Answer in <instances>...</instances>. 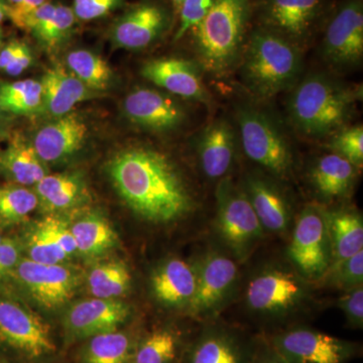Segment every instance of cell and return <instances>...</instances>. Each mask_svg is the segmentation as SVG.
I'll return each mask as SVG.
<instances>
[{"label": "cell", "instance_id": "cell-42", "mask_svg": "<svg viewBox=\"0 0 363 363\" xmlns=\"http://www.w3.org/2000/svg\"><path fill=\"white\" fill-rule=\"evenodd\" d=\"M124 2L125 0H73L72 9L77 21H91L113 13Z\"/></svg>", "mask_w": 363, "mask_h": 363}, {"label": "cell", "instance_id": "cell-32", "mask_svg": "<svg viewBox=\"0 0 363 363\" xmlns=\"http://www.w3.org/2000/svg\"><path fill=\"white\" fill-rule=\"evenodd\" d=\"M43 88L35 79L0 85L1 111L18 116H32L42 111Z\"/></svg>", "mask_w": 363, "mask_h": 363}, {"label": "cell", "instance_id": "cell-14", "mask_svg": "<svg viewBox=\"0 0 363 363\" xmlns=\"http://www.w3.org/2000/svg\"><path fill=\"white\" fill-rule=\"evenodd\" d=\"M0 341L28 357L54 352L49 326L13 301L0 298Z\"/></svg>", "mask_w": 363, "mask_h": 363}, {"label": "cell", "instance_id": "cell-30", "mask_svg": "<svg viewBox=\"0 0 363 363\" xmlns=\"http://www.w3.org/2000/svg\"><path fill=\"white\" fill-rule=\"evenodd\" d=\"M77 252L100 255L116 245L117 235L109 222L99 215L90 214L71 226Z\"/></svg>", "mask_w": 363, "mask_h": 363}, {"label": "cell", "instance_id": "cell-26", "mask_svg": "<svg viewBox=\"0 0 363 363\" xmlns=\"http://www.w3.org/2000/svg\"><path fill=\"white\" fill-rule=\"evenodd\" d=\"M35 186L39 206L50 213L68 211L88 198L85 182L77 173L45 175Z\"/></svg>", "mask_w": 363, "mask_h": 363}, {"label": "cell", "instance_id": "cell-19", "mask_svg": "<svg viewBox=\"0 0 363 363\" xmlns=\"http://www.w3.org/2000/svg\"><path fill=\"white\" fill-rule=\"evenodd\" d=\"M88 136V126L76 113L58 117L35 133L33 147L44 162H59L81 150Z\"/></svg>", "mask_w": 363, "mask_h": 363}, {"label": "cell", "instance_id": "cell-52", "mask_svg": "<svg viewBox=\"0 0 363 363\" xmlns=\"http://www.w3.org/2000/svg\"><path fill=\"white\" fill-rule=\"evenodd\" d=\"M0 111H1V107H0Z\"/></svg>", "mask_w": 363, "mask_h": 363}, {"label": "cell", "instance_id": "cell-11", "mask_svg": "<svg viewBox=\"0 0 363 363\" xmlns=\"http://www.w3.org/2000/svg\"><path fill=\"white\" fill-rule=\"evenodd\" d=\"M322 54L330 65L347 68L363 58V2L344 0L325 23Z\"/></svg>", "mask_w": 363, "mask_h": 363}, {"label": "cell", "instance_id": "cell-40", "mask_svg": "<svg viewBox=\"0 0 363 363\" xmlns=\"http://www.w3.org/2000/svg\"><path fill=\"white\" fill-rule=\"evenodd\" d=\"M33 61L30 47L20 40H11L0 49V71L6 75H21L33 65Z\"/></svg>", "mask_w": 363, "mask_h": 363}, {"label": "cell", "instance_id": "cell-51", "mask_svg": "<svg viewBox=\"0 0 363 363\" xmlns=\"http://www.w3.org/2000/svg\"><path fill=\"white\" fill-rule=\"evenodd\" d=\"M2 238H2V236H1V235H0V241H1V240H2Z\"/></svg>", "mask_w": 363, "mask_h": 363}, {"label": "cell", "instance_id": "cell-10", "mask_svg": "<svg viewBox=\"0 0 363 363\" xmlns=\"http://www.w3.org/2000/svg\"><path fill=\"white\" fill-rule=\"evenodd\" d=\"M238 260L219 250H210L197 266V288L188 311L198 318L213 317L233 297L238 278Z\"/></svg>", "mask_w": 363, "mask_h": 363}, {"label": "cell", "instance_id": "cell-27", "mask_svg": "<svg viewBox=\"0 0 363 363\" xmlns=\"http://www.w3.org/2000/svg\"><path fill=\"white\" fill-rule=\"evenodd\" d=\"M326 215L333 267L363 250V220L351 208L327 209Z\"/></svg>", "mask_w": 363, "mask_h": 363}, {"label": "cell", "instance_id": "cell-35", "mask_svg": "<svg viewBox=\"0 0 363 363\" xmlns=\"http://www.w3.org/2000/svg\"><path fill=\"white\" fill-rule=\"evenodd\" d=\"M39 207L35 191L23 186L0 188V227H9L25 220Z\"/></svg>", "mask_w": 363, "mask_h": 363}, {"label": "cell", "instance_id": "cell-45", "mask_svg": "<svg viewBox=\"0 0 363 363\" xmlns=\"http://www.w3.org/2000/svg\"><path fill=\"white\" fill-rule=\"evenodd\" d=\"M21 247L18 241L4 238L0 241V279L13 271L20 262Z\"/></svg>", "mask_w": 363, "mask_h": 363}, {"label": "cell", "instance_id": "cell-3", "mask_svg": "<svg viewBox=\"0 0 363 363\" xmlns=\"http://www.w3.org/2000/svg\"><path fill=\"white\" fill-rule=\"evenodd\" d=\"M241 75L255 96L269 99L297 83L301 48L283 35L257 26L243 48Z\"/></svg>", "mask_w": 363, "mask_h": 363}, {"label": "cell", "instance_id": "cell-23", "mask_svg": "<svg viewBox=\"0 0 363 363\" xmlns=\"http://www.w3.org/2000/svg\"><path fill=\"white\" fill-rule=\"evenodd\" d=\"M76 21L72 7L47 1L26 16L18 28L32 33L42 47L52 51L69 39Z\"/></svg>", "mask_w": 363, "mask_h": 363}, {"label": "cell", "instance_id": "cell-20", "mask_svg": "<svg viewBox=\"0 0 363 363\" xmlns=\"http://www.w3.org/2000/svg\"><path fill=\"white\" fill-rule=\"evenodd\" d=\"M242 190L264 230L285 233L292 223V209L286 196L274 182L264 177L247 175Z\"/></svg>", "mask_w": 363, "mask_h": 363}, {"label": "cell", "instance_id": "cell-9", "mask_svg": "<svg viewBox=\"0 0 363 363\" xmlns=\"http://www.w3.org/2000/svg\"><path fill=\"white\" fill-rule=\"evenodd\" d=\"M252 6L257 26L283 35L298 48L328 20L329 0H257L255 4L252 0Z\"/></svg>", "mask_w": 363, "mask_h": 363}, {"label": "cell", "instance_id": "cell-25", "mask_svg": "<svg viewBox=\"0 0 363 363\" xmlns=\"http://www.w3.org/2000/svg\"><path fill=\"white\" fill-rule=\"evenodd\" d=\"M358 168L335 152L324 155L313 162L310 181L321 199L335 201L347 197L357 178Z\"/></svg>", "mask_w": 363, "mask_h": 363}, {"label": "cell", "instance_id": "cell-34", "mask_svg": "<svg viewBox=\"0 0 363 363\" xmlns=\"http://www.w3.org/2000/svg\"><path fill=\"white\" fill-rule=\"evenodd\" d=\"M130 339L112 331L91 337L84 354L85 363H130Z\"/></svg>", "mask_w": 363, "mask_h": 363}, {"label": "cell", "instance_id": "cell-43", "mask_svg": "<svg viewBox=\"0 0 363 363\" xmlns=\"http://www.w3.org/2000/svg\"><path fill=\"white\" fill-rule=\"evenodd\" d=\"M362 286L347 291L338 300V307L342 310L350 326L360 329L362 328L363 325Z\"/></svg>", "mask_w": 363, "mask_h": 363}, {"label": "cell", "instance_id": "cell-18", "mask_svg": "<svg viewBox=\"0 0 363 363\" xmlns=\"http://www.w3.org/2000/svg\"><path fill=\"white\" fill-rule=\"evenodd\" d=\"M130 315V306L121 301L91 298L71 308L66 317V328L73 337H93L98 334L116 331Z\"/></svg>", "mask_w": 363, "mask_h": 363}, {"label": "cell", "instance_id": "cell-41", "mask_svg": "<svg viewBox=\"0 0 363 363\" xmlns=\"http://www.w3.org/2000/svg\"><path fill=\"white\" fill-rule=\"evenodd\" d=\"M216 0H184L179 9V26L175 40H181L196 28L209 13Z\"/></svg>", "mask_w": 363, "mask_h": 363}, {"label": "cell", "instance_id": "cell-44", "mask_svg": "<svg viewBox=\"0 0 363 363\" xmlns=\"http://www.w3.org/2000/svg\"><path fill=\"white\" fill-rule=\"evenodd\" d=\"M42 221L52 238L66 253L67 257L77 252L75 238L72 234L71 227H68V224L65 221L54 216L47 217Z\"/></svg>", "mask_w": 363, "mask_h": 363}, {"label": "cell", "instance_id": "cell-46", "mask_svg": "<svg viewBox=\"0 0 363 363\" xmlns=\"http://www.w3.org/2000/svg\"><path fill=\"white\" fill-rule=\"evenodd\" d=\"M48 0H6L7 18L18 28L26 16L39 9Z\"/></svg>", "mask_w": 363, "mask_h": 363}, {"label": "cell", "instance_id": "cell-28", "mask_svg": "<svg viewBox=\"0 0 363 363\" xmlns=\"http://www.w3.org/2000/svg\"><path fill=\"white\" fill-rule=\"evenodd\" d=\"M247 350L233 332L212 327L198 339L189 363H250Z\"/></svg>", "mask_w": 363, "mask_h": 363}, {"label": "cell", "instance_id": "cell-48", "mask_svg": "<svg viewBox=\"0 0 363 363\" xmlns=\"http://www.w3.org/2000/svg\"><path fill=\"white\" fill-rule=\"evenodd\" d=\"M7 18V6L6 0H0V25Z\"/></svg>", "mask_w": 363, "mask_h": 363}, {"label": "cell", "instance_id": "cell-13", "mask_svg": "<svg viewBox=\"0 0 363 363\" xmlns=\"http://www.w3.org/2000/svg\"><path fill=\"white\" fill-rule=\"evenodd\" d=\"M172 21L173 16L168 7L152 0H143L114 21L109 39L119 49H145L164 37Z\"/></svg>", "mask_w": 363, "mask_h": 363}, {"label": "cell", "instance_id": "cell-22", "mask_svg": "<svg viewBox=\"0 0 363 363\" xmlns=\"http://www.w3.org/2000/svg\"><path fill=\"white\" fill-rule=\"evenodd\" d=\"M40 84L43 88L42 111L57 118L70 113L80 102L98 96V92L89 89L61 65L45 72Z\"/></svg>", "mask_w": 363, "mask_h": 363}, {"label": "cell", "instance_id": "cell-37", "mask_svg": "<svg viewBox=\"0 0 363 363\" xmlns=\"http://www.w3.org/2000/svg\"><path fill=\"white\" fill-rule=\"evenodd\" d=\"M26 250L28 259L39 264H61L68 257L52 238L43 221L39 222L28 234Z\"/></svg>", "mask_w": 363, "mask_h": 363}, {"label": "cell", "instance_id": "cell-12", "mask_svg": "<svg viewBox=\"0 0 363 363\" xmlns=\"http://www.w3.org/2000/svg\"><path fill=\"white\" fill-rule=\"evenodd\" d=\"M271 346L286 363H347L357 350L353 343L305 327L277 334Z\"/></svg>", "mask_w": 363, "mask_h": 363}, {"label": "cell", "instance_id": "cell-33", "mask_svg": "<svg viewBox=\"0 0 363 363\" xmlns=\"http://www.w3.org/2000/svg\"><path fill=\"white\" fill-rule=\"evenodd\" d=\"M131 283L130 272L121 262L100 264L88 276V286L95 298H116L128 292Z\"/></svg>", "mask_w": 363, "mask_h": 363}, {"label": "cell", "instance_id": "cell-8", "mask_svg": "<svg viewBox=\"0 0 363 363\" xmlns=\"http://www.w3.org/2000/svg\"><path fill=\"white\" fill-rule=\"evenodd\" d=\"M240 140L248 159L272 175L288 179L292 174V150L283 131L271 117L252 107H241L238 111Z\"/></svg>", "mask_w": 363, "mask_h": 363}, {"label": "cell", "instance_id": "cell-50", "mask_svg": "<svg viewBox=\"0 0 363 363\" xmlns=\"http://www.w3.org/2000/svg\"><path fill=\"white\" fill-rule=\"evenodd\" d=\"M1 42H2V30H1V28H0V47H1Z\"/></svg>", "mask_w": 363, "mask_h": 363}, {"label": "cell", "instance_id": "cell-15", "mask_svg": "<svg viewBox=\"0 0 363 363\" xmlns=\"http://www.w3.org/2000/svg\"><path fill=\"white\" fill-rule=\"evenodd\" d=\"M16 271L28 293L47 309L71 300L79 285L77 274L61 264H39L26 259L20 260Z\"/></svg>", "mask_w": 363, "mask_h": 363}, {"label": "cell", "instance_id": "cell-31", "mask_svg": "<svg viewBox=\"0 0 363 363\" xmlns=\"http://www.w3.org/2000/svg\"><path fill=\"white\" fill-rule=\"evenodd\" d=\"M66 66L89 89L101 92L113 82V71L105 60L88 50H75L66 56Z\"/></svg>", "mask_w": 363, "mask_h": 363}, {"label": "cell", "instance_id": "cell-47", "mask_svg": "<svg viewBox=\"0 0 363 363\" xmlns=\"http://www.w3.org/2000/svg\"><path fill=\"white\" fill-rule=\"evenodd\" d=\"M250 363H286L277 351L269 346H264L255 353V357L250 359Z\"/></svg>", "mask_w": 363, "mask_h": 363}, {"label": "cell", "instance_id": "cell-5", "mask_svg": "<svg viewBox=\"0 0 363 363\" xmlns=\"http://www.w3.org/2000/svg\"><path fill=\"white\" fill-rule=\"evenodd\" d=\"M309 283L294 267L269 264L248 281L245 306L253 314L269 319L289 316L309 302Z\"/></svg>", "mask_w": 363, "mask_h": 363}, {"label": "cell", "instance_id": "cell-16", "mask_svg": "<svg viewBox=\"0 0 363 363\" xmlns=\"http://www.w3.org/2000/svg\"><path fill=\"white\" fill-rule=\"evenodd\" d=\"M124 116L135 125L156 133L176 130L185 121V111L174 98L160 91L138 88L123 102Z\"/></svg>", "mask_w": 363, "mask_h": 363}, {"label": "cell", "instance_id": "cell-17", "mask_svg": "<svg viewBox=\"0 0 363 363\" xmlns=\"http://www.w3.org/2000/svg\"><path fill=\"white\" fill-rule=\"evenodd\" d=\"M140 74L152 84L171 94L207 104L210 94L203 83L198 67L188 60L161 58L147 61Z\"/></svg>", "mask_w": 363, "mask_h": 363}, {"label": "cell", "instance_id": "cell-21", "mask_svg": "<svg viewBox=\"0 0 363 363\" xmlns=\"http://www.w3.org/2000/svg\"><path fill=\"white\" fill-rule=\"evenodd\" d=\"M150 285L155 297L162 305L189 309L197 288V267L174 257L157 267Z\"/></svg>", "mask_w": 363, "mask_h": 363}, {"label": "cell", "instance_id": "cell-29", "mask_svg": "<svg viewBox=\"0 0 363 363\" xmlns=\"http://www.w3.org/2000/svg\"><path fill=\"white\" fill-rule=\"evenodd\" d=\"M0 169L14 183L21 186L35 185L45 175L44 162L38 156L33 143L23 136H14L0 155Z\"/></svg>", "mask_w": 363, "mask_h": 363}, {"label": "cell", "instance_id": "cell-36", "mask_svg": "<svg viewBox=\"0 0 363 363\" xmlns=\"http://www.w3.org/2000/svg\"><path fill=\"white\" fill-rule=\"evenodd\" d=\"M179 336L172 329L152 331L138 346L133 363H172L178 353Z\"/></svg>", "mask_w": 363, "mask_h": 363}, {"label": "cell", "instance_id": "cell-49", "mask_svg": "<svg viewBox=\"0 0 363 363\" xmlns=\"http://www.w3.org/2000/svg\"><path fill=\"white\" fill-rule=\"evenodd\" d=\"M184 0H171L172 4H173L174 9H175L176 13H178L179 9H180L182 2Z\"/></svg>", "mask_w": 363, "mask_h": 363}, {"label": "cell", "instance_id": "cell-24", "mask_svg": "<svg viewBox=\"0 0 363 363\" xmlns=\"http://www.w3.org/2000/svg\"><path fill=\"white\" fill-rule=\"evenodd\" d=\"M200 166L212 180L225 178L235 155V133L225 121H215L205 128L198 145Z\"/></svg>", "mask_w": 363, "mask_h": 363}, {"label": "cell", "instance_id": "cell-7", "mask_svg": "<svg viewBox=\"0 0 363 363\" xmlns=\"http://www.w3.org/2000/svg\"><path fill=\"white\" fill-rule=\"evenodd\" d=\"M327 208L309 204L298 215L288 247L291 264L310 283H319L332 262Z\"/></svg>", "mask_w": 363, "mask_h": 363}, {"label": "cell", "instance_id": "cell-4", "mask_svg": "<svg viewBox=\"0 0 363 363\" xmlns=\"http://www.w3.org/2000/svg\"><path fill=\"white\" fill-rule=\"evenodd\" d=\"M252 21V0H216L191 30L202 68L217 76L230 71L242 54Z\"/></svg>", "mask_w": 363, "mask_h": 363}, {"label": "cell", "instance_id": "cell-1", "mask_svg": "<svg viewBox=\"0 0 363 363\" xmlns=\"http://www.w3.org/2000/svg\"><path fill=\"white\" fill-rule=\"evenodd\" d=\"M121 199L143 220L169 224L192 213L195 201L175 164L147 147L116 155L107 167Z\"/></svg>", "mask_w": 363, "mask_h": 363}, {"label": "cell", "instance_id": "cell-6", "mask_svg": "<svg viewBox=\"0 0 363 363\" xmlns=\"http://www.w3.org/2000/svg\"><path fill=\"white\" fill-rule=\"evenodd\" d=\"M217 233L238 262H245L259 245L264 229L241 186L230 179L219 182L216 191Z\"/></svg>", "mask_w": 363, "mask_h": 363}, {"label": "cell", "instance_id": "cell-39", "mask_svg": "<svg viewBox=\"0 0 363 363\" xmlns=\"http://www.w3.org/2000/svg\"><path fill=\"white\" fill-rule=\"evenodd\" d=\"M332 152L345 157L358 169L363 164V128L360 125L343 128L335 133L328 143Z\"/></svg>", "mask_w": 363, "mask_h": 363}, {"label": "cell", "instance_id": "cell-2", "mask_svg": "<svg viewBox=\"0 0 363 363\" xmlns=\"http://www.w3.org/2000/svg\"><path fill=\"white\" fill-rule=\"evenodd\" d=\"M359 98L362 88L354 89L314 74L296 86L289 99V116L298 133L322 138L345 125Z\"/></svg>", "mask_w": 363, "mask_h": 363}, {"label": "cell", "instance_id": "cell-38", "mask_svg": "<svg viewBox=\"0 0 363 363\" xmlns=\"http://www.w3.org/2000/svg\"><path fill=\"white\" fill-rule=\"evenodd\" d=\"M320 283L344 292L362 286L363 250L340 264L331 267Z\"/></svg>", "mask_w": 363, "mask_h": 363}]
</instances>
